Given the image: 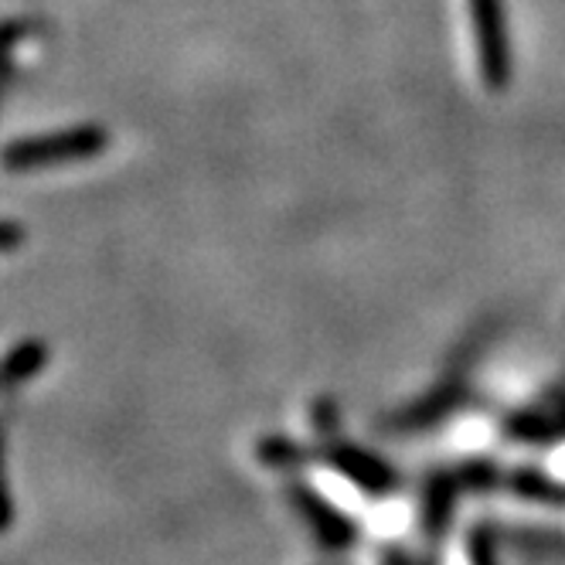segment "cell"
I'll return each mask as SVG.
<instances>
[{
    "instance_id": "cell-1",
    "label": "cell",
    "mask_w": 565,
    "mask_h": 565,
    "mask_svg": "<svg viewBox=\"0 0 565 565\" xmlns=\"http://www.w3.org/2000/svg\"><path fill=\"white\" fill-rule=\"evenodd\" d=\"M473 18H477V38L483 65H488L494 78L504 75V21H501V0H470Z\"/></svg>"
}]
</instances>
